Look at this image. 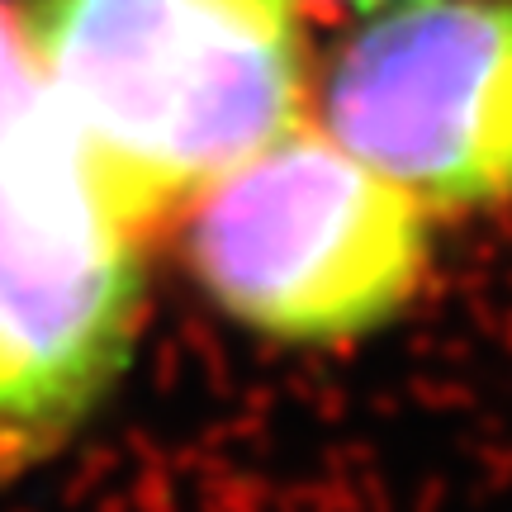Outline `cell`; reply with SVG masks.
<instances>
[{
  "label": "cell",
  "mask_w": 512,
  "mask_h": 512,
  "mask_svg": "<svg viewBox=\"0 0 512 512\" xmlns=\"http://www.w3.org/2000/svg\"><path fill=\"white\" fill-rule=\"evenodd\" d=\"M328 133L418 204L512 200V0H413L351 38Z\"/></svg>",
  "instance_id": "277c9868"
},
{
  "label": "cell",
  "mask_w": 512,
  "mask_h": 512,
  "mask_svg": "<svg viewBox=\"0 0 512 512\" xmlns=\"http://www.w3.org/2000/svg\"><path fill=\"white\" fill-rule=\"evenodd\" d=\"M143 271L67 119L0 138V460H29L105 399L133 347Z\"/></svg>",
  "instance_id": "3957f363"
},
{
  "label": "cell",
  "mask_w": 512,
  "mask_h": 512,
  "mask_svg": "<svg viewBox=\"0 0 512 512\" xmlns=\"http://www.w3.org/2000/svg\"><path fill=\"white\" fill-rule=\"evenodd\" d=\"M48 86H43V72H38L34 43H29V29L24 19L0 0V138L19 128L24 119H34L38 110H48Z\"/></svg>",
  "instance_id": "5b68a950"
},
{
  "label": "cell",
  "mask_w": 512,
  "mask_h": 512,
  "mask_svg": "<svg viewBox=\"0 0 512 512\" xmlns=\"http://www.w3.org/2000/svg\"><path fill=\"white\" fill-rule=\"evenodd\" d=\"M43 86L128 228H147L304 114L294 0H29Z\"/></svg>",
  "instance_id": "6da1fadb"
},
{
  "label": "cell",
  "mask_w": 512,
  "mask_h": 512,
  "mask_svg": "<svg viewBox=\"0 0 512 512\" xmlns=\"http://www.w3.org/2000/svg\"><path fill=\"white\" fill-rule=\"evenodd\" d=\"M190 271L247 328L332 342L384 323L427 266L422 204L294 124L195 195Z\"/></svg>",
  "instance_id": "7a4b0ae2"
},
{
  "label": "cell",
  "mask_w": 512,
  "mask_h": 512,
  "mask_svg": "<svg viewBox=\"0 0 512 512\" xmlns=\"http://www.w3.org/2000/svg\"><path fill=\"white\" fill-rule=\"evenodd\" d=\"M342 5H356V10H375V5H389V0H342Z\"/></svg>",
  "instance_id": "8992f818"
}]
</instances>
